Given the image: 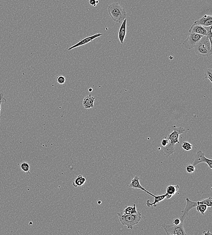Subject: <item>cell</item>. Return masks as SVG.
<instances>
[{
    "mask_svg": "<svg viewBox=\"0 0 212 235\" xmlns=\"http://www.w3.org/2000/svg\"><path fill=\"white\" fill-rule=\"evenodd\" d=\"M173 131L168 135V139L169 140V143L167 146L164 147V154L166 157H168L171 155H173L175 152V146L176 143L179 144V138L180 134H183L185 132V128L182 127H176V126L172 127Z\"/></svg>",
    "mask_w": 212,
    "mask_h": 235,
    "instance_id": "obj_1",
    "label": "cell"
},
{
    "mask_svg": "<svg viewBox=\"0 0 212 235\" xmlns=\"http://www.w3.org/2000/svg\"><path fill=\"white\" fill-rule=\"evenodd\" d=\"M195 53L197 55L208 57L212 54V45L207 36H203L194 47Z\"/></svg>",
    "mask_w": 212,
    "mask_h": 235,
    "instance_id": "obj_2",
    "label": "cell"
},
{
    "mask_svg": "<svg viewBox=\"0 0 212 235\" xmlns=\"http://www.w3.org/2000/svg\"><path fill=\"white\" fill-rule=\"evenodd\" d=\"M108 11L109 16L115 22L121 23L126 17L125 9L118 3H113L109 5Z\"/></svg>",
    "mask_w": 212,
    "mask_h": 235,
    "instance_id": "obj_3",
    "label": "cell"
},
{
    "mask_svg": "<svg viewBox=\"0 0 212 235\" xmlns=\"http://www.w3.org/2000/svg\"><path fill=\"white\" fill-rule=\"evenodd\" d=\"M117 215L121 223L123 225L126 226L128 229H133L134 226L138 224L141 219V212H138L136 214L130 215L123 214L120 212L117 213Z\"/></svg>",
    "mask_w": 212,
    "mask_h": 235,
    "instance_id": "obj_4",
    "label": "cell"
},
{
    "mask_svg": "<svg viewBox=\"0 0 212 235\" xmlns=\"http://www.w3.org/2000/svg\"><path fill=\"white\" fill-rule=\"evenodd\" d=\"M184 222H181L178 225H168L163 223L161 227L163 228L167 235H186L184 227Z\"/></svg>",
    "mask_w": 212,
    "mask_h": 235,
    "instance_id": "obj_5",
    "label": "cell"
},
{
    "mask_svg": "<svg viewBox=\"0 0 212 235\" xmlns=\"http://www.w3.org/2000/svg\"><path fill=\"white\" fill-rule=\"evenodd\" d=\"M203 36V35L200 34L189 33L187 38L183 43L184 47L187 49H192Z\"/></svg>",
    "mask_w": 212,
    "mask_h": 235,
    "instance_id": "obj_6",
    "label": "cell"
},
{
    "mask_svg": "<svg viewBox=\"0 0 212 235\" xmlns=\"http://www.w3.org/2000/svg\"><path fill=\"white\" fill-rule=\"evenodd\" d=\"M203 162L206 163L209 166L210 169H212V159H209L205 157V154L201 151L199 150L195 154V160L192 163V165L196 167L197 165Z\"/></svg>",
    "mask_w": 212,
    "mask_h": 235,
    "instance_id": "obj_7",
    "label": "cell"
},
{
    "mask_svg": "<svg viewBox=\"0 0 212 235\" xmlns=\"http://www.w3.org/2000/svg\"><path fill=\"white\" fill-rule=\"evenodd\" d=\"M186 205L184 210L181 211L180 215H179V218L180 220L184 221L186 217L188 215L189 212L190 210L192 209L193 208H196L198 204L197 202H194V201H191L189 200L188 198H186Z\"/></svg>",
    "mask_w": 212,
    "mask_h": 235,
    "instance_id": "obj_8",
    "label": "cell"
},
{
    "mask_svg": "<svg viewBox=\"0 0 212 235\" xmlns=\"http://www.w3.org/2000/svg\"><path fill=\"white\" fill-rule=\"evenodd\" d=\"M102 35V33H96V34H94V35H92V36H88V37H86V38L81 40L79 42L77 43V44H74V45L72 46L69 47L68 50V51H71V50L74 49V48H77V47H79L82 46L84 45L87 44L93 41V40L96 39V38L100 37V36H101Z\"/></svg>",
    "mask_w": 212,
    "mask_h": 235,
    "instance_id": "obj_9",
    "label": "cell"
},
{
    "mask_svg": "<svg viewBox=\"0 0 212 235\" xmlns=\"http://www.w3.org/2000/svg\"><path fill=\"white\" fill-rule=\"evenodd\" d=\"M146 193H148L149 195H151V196L154 197V201L153 202L151 203L149 200H147L146 201V205L147 207H150L151 206H153L154 207H157V204H158L160 202H162L163 201L164 199L165 198V197L166 196V194H162V195H153L151 193H150L148 191L146 190L145 191Z\"/></svg>",
    "mask_w": 212,
    "mask_h": 235,
    "instance_id": "obj_10",
    "label": "cell"
},
{
    "mask_svg": "<svg viewBox=\"0 0 212 235\" xmlns=\"http://www.w3.org/2000/svg\"><path fill=\"white\" fill-rule=\"evenodd\" d=\"M194 24H197L203 27H209L212 25V16L210 15H205L202 17L194 22Z\"/></svg>",
    "mask_w": 212,
    "mask_h": 235,
    "instance_id": "obj_11",
    "label": "cell"
},
{
    "mask_svg": "<svg viewBox=\"0 0 212 235\" xmlns=\"http://www.w3.org/2000/svg\"><path fill=\"white\" fill-rule=\"evenodd\" d=\"M122 22V23L120 27L119 33H118V38H119L120 43L121 44H123V41H124L126 35L127 19H125Z\"/></svg>",
    "mask_w": 212,
    "mask_h": 235,
    "instance_id": "obj_12",
    "label": "cell"
},
{
    "mask_svg": "<svg viewBox=\"0 0 212 235\" xmlns=\"http://www.w3.org/2000/svg\"><path fill=\"white\" fill-rule=\"evenodd\" d=\"M189 33H197L200 35L206 36L207 31L204 27L197 24H193L189 30Z\"/></svg>",
    "mask_w": 212,
    "mask_h": 235,
    "instance_id": "obj_13",
    "label": "cell"
},
{
    "mask_svg": "<svg viewBox=\"0 0 212 235\" xmlns=\"http://www.w3.org/2000/svg\"><path fill=\"white\" fill-rule=\"evenodd\" d=\"M95 100V97L92 96L91 94L85 97L82 101V105L84 109H90L93 108Z\"/></svg>",
    "mask_w": 212,
    "mask_h": 235,
    "instance_id": "obj_14",
    "label": "cell"
},
{
    "mask_svg": "<svg viewBox=\"0 0 212 235\" xmlns=\"http://www.w3.org/2000/svg\"><path fill=\"white\" fill-rule=\"evenodd\" d=\"M179 189V185H169L166 189V199H170L174 195H175Z\"/></svg>",
    "mask_w": 212,
    "mask_h": 235,
    "instance_id": "obj_15",
    "label": "cell"
},
{
    "mask_svg": "<svg viewBox=\"0 0 212 235\" xmlns=\"http://www.w3.org/2000/svg\"><path fill=\"white\" fill-rule=\"evenodd\" d=\"M129 187L133 189H139L144 192L146 191L145 188L140 184V178L139 176H135L132 179L130 184L129 185Z\"/></svg>",
    "mask_w": 212,
    "mask_h": 235,
    "instance_id": "obj_16",
    "label": "cell"
},
{
    "mask_svg": "<svg viewBox=\"0 0 212 235\" xmlns=\"http://www.w3.org/2000/svg\"><path fill=\"white\" fill-rule=\"evenodd\" d=\"M86 179L82 175H79L75 178L74 181L72 182V185L75 188H78V187L82 186L85 184Z\"/></svg>",
    "mask_w": 212,
    "mask_h": 235,
    "instance_id": "obj_17",
    "label": "cell"
},
{
    "mask_svg": "<svg viewBox=\"0 0 212 235\" xmlns=\"http://www.w3.org/2000/svg\"><path fill=\"white\" fill-rule=\"evenodd\" d=\"M121 212L123 214H125V215L136 214L137 212L136 206L135 204H134L133 206H126Z\"/></svg>",
    "mask_w": 212,
    "mask_h": 235,
    "instance_id": "obj_18",
    "label": "cell"
},
{
    "mask_svg": "<svg viewBox=\"0 0 212 235\" xmlns=\"http://www.w3.org/2000/svg\"><path fill=\"white\" fill-rule=\"evenodd\" d=\"M198 205H204L208 207H212V197H209L205 199H203L201 201H197Z\"/></svg>",
    "mask_w": 212,
    "mask_h": 235,
    "instance_id": "obj_19",
    "label": "cell"
},
{
    "mask_svg": "<svg viewBox=\"0 0 212 235\" xmlns=\"http://www.w3.org/2000/svg\"><path fill=\"white\" fill-rule=\"evenodd\" d=\"M196 208V211L200 212L202 215H205V212L208 209V207L204 205H197Z\"/></svg>",
    "mask_w": 212,
    "mask_h": 235,
    "instance_id": "obj_20",
    "label": "cell"
},
{
    "mask_svg": "<svg viewBox=\"0 0 212 235\" xmlns=\"http://www.w3.org/2000/svg\"><path fill=\"white\" fill-rule=\"evenodd\" d=\"M20 168L27 174H30V166L27 162H22L20 165Z\"/></svg>",
    "mask_w": 212,
    "mask_h": 235,
    "instance_id": "obj_21",
    "label": "cell"
},
{
    "mask_svg": "<svg viewBox=\"0 0 212 235\" xmlns=\"http://www.w3.org/2000/svg\"><path fill=\"white\" fill-rule=\"evenodd\" d=\"M181 147L183 148L184 150H186V151H189L192 150L193 145L191 143H189V142H188L184 141L183 143H182V145H181Z\"/></svg>",
    "mask_w": 212,
    "mask_h": 235,
    "instance_id": "obj_22",
    "label": "cell"
},
{
    "mask_svg": "<svg viewBox=\"0 0 212 235\" xmlns=\"http://www.w3.org/2000/svg\"><path fill=\"white\" fill-rule=\"evenodd\" d=\"M207 31V34L206 36L208 37V39L210 40L211 44L212 45V26L209 27H204Z\"/></svg>",
    "mask_w": 212,
    "mask_h": 235,
    "instance_id": "obj_23",
    "label": "cell"
},
{
    "mask_svg": "<svg viewBox=\"0 0 212 235\" xmlns=\"http://www.w3.org/2000/svg\"><path fill=\"white\" fill-rule=\"evenodd\" d=\"M212 69L211 68H208L206 69L204 73V77L205 79H208L212 83Z\"/></svg>",
    "mask_w": 212,
    "mask_h": 235,
    "instance_id": "obj_24",
    "label": "cell"
},
{
    "mask_svg": "<svg viewBox=\"0 0 212 235\" xmlns=\"http://www.w3.org/2000/svg\"><path fill=\"white\" fill-rule=\"evenodd\" d=\"M56 81L59 84L63 85L66 82V78L62 75H59L56 77Z\"/></svg>",
    "mask_w": 212,
    "mask_h": 235,
    "instance_id": "obj_25",
    "label": "cell"
},
{
    "mask_svg": "<svg viewBox=\"0 0 212 235\" xmlns=\"http://www.w3.org/2000/svg\"><path fill=\"white\" fill-rule=\"evenodd\" d=\"M186 171L187 173L191 174V173H193L195 171L196 168L193 165H188L186 167Z\"/></svg>",
    "mask_w": 212,
    "mask_h": 235,
    "instance_id": "obj_26",
    "label": "cell"
},
{
    "mask_svg": "<svg viewBox=\"0 0 212 235\" xmlns=\"http://www.w3.org/2000/svg\"><path fill=\"white\" fill-rule=\"evenodd\" d=\"M6 101V100L4 97V94L2 93H0V122H1V112L2 104V103H5Z\"/></svg>",
    "mask_w": 212,
    "mask_h": 235,
    "instance_id": "obj_27",
    "label": "cell"
},
{
    "mask_svg": "<svg viewBox=\"0 0 212 235\" xmlns=\"http://www.w3.org/2000/svg\"><path fill=\"white\" fill-rule=\"evenodd\" d=\"M169 140H168V139H166L165 138V139H163L162 140L161 144L162 146V147H165V146H167V144L169 143Z\"/></svg>",
    "mask_w": 212,
    "mask_h": 235,
    "instance_id": "obj_28",
    "label": "cell"
},
{
    "mask_svg": "<svg viewBox=\"0 0 212 235\" xmlns=\"http://www.w3.org/2000/svg\"><path fill=\"white\" fill-rule=\"evenodd\" d=\"M182 222H184V221L180 220L179 218H176V219L173 220V224L176 225H178Z\"/></svg>",
    "mask_w": 212,
    "mask_h": 235,
    "instance_id": "obj_29",
    "label": "cell"
},
{
    "mask_svg": "<svg viewBox=\"0 0 212 235\" xmlns=\"http://www.w3.org/2000/svg\"><path fill=\"white\" fill-rule=\"evenodd\" d=\"M99 1L98 0H90L89 1V3L91 5H92V6H96V5L98 4Z\"/></svg>",
    "mask_w": 212,
    "mask_h": 235,
    "instance_id": "obj_30",
    "label": "cell"
},
{
    "mask_svg": "<svg viewBox=\"0 0 212 235\" xmlns=\"http://www.w3.org/2000/svg\"><path fill=\"white\" fill-rule=\"evenodd\" d=\"M202 235H212V234L210 233V231H209V230H208V231H203V233Z\"/></svg>",
    "mask_w": 212,
    "mask_h": 235,
    "instance_id": "obj_31",
    "label": "cell"
},
{
    "mask_svg": "<svg viewBox=\"0 0 212 235\" xmlns=\"http://www.w3.org/2000/svg\"><path fill=\"white\" fill-rule=\"evenodd\" d=\"M93 89L92 88H90L89 89H88V90H89V92H91L92 91Z\"/></svg>",
    "mask_w": 212,
    "mask_h": 235,
    "instance_id": "obj_32",
    "label": "cell"
}]
</instances>
